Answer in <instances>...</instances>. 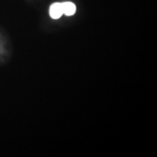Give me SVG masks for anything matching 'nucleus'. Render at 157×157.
I'll return each mask as SVG.
<instances>
[{"instance_id":"f257e3e1","label":"nucleus","mask_w":157,"mask_h":157,"mask_svg":"<svg viewBox=\"0 0 157 157\" xmlns=\"http://www.w3.org/2000/svg\"><path fill=\"white\" fill-rule=\"evenodd\" d=\"M63 13L62 4L56 2L52 4L50 6V15L52 18L53 19H58L62 16Z\"/></svg>"},{"instance_id":"f03ea898","label":"nucleus","mask_w":157,"mask_h":157,"mask_svg":"<svg viewBox=\"0 0 157 157\" xmlns=\"http://www.w3.org/2000/svg\"><path fill=\"white\" fill-rule=\"evenodd\" d=\"M63 13L67 16H71V15H74L76 13V5L73 2H66L61 3Z\"/></svg>"}]
</instances>
